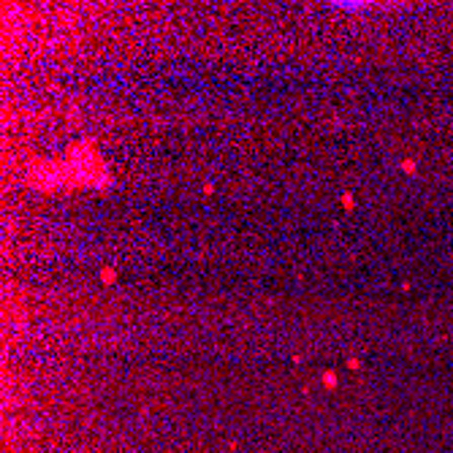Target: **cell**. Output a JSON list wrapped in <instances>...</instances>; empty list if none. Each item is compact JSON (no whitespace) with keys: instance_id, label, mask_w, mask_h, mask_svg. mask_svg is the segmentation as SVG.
Masks as SVG:
<instances>
[{"instance_id":"6da1fadb","label":"cell","mask_w":453,"mask_h":453,"mask_svg":"<svg viewBox=\"0 0 453 453\" xmlns=\"http://www.w3.org/2000/svg\"><path fill=\"white\" fill-rule=\"evenodd\" d=\"M62 166H65V174H68V190H79V187H98V190H103L112 182L106 163L92 142L71 144Z\"/></svg>"},{"instance_id":"7a4b0ae2","label":"cell","mask_w":453,"mask_h":453,"mask_svg":"<svg viewBox=\"0 0 453 453\" xmlns=\"http://www.w3.org/2000/svg\"><path fill=\"white\" fill-rule=\"evenodd\" d=\"M27 185L38 193L68 190V174L62 160H33L27 166Z\"/></svg>"},{"instance_id":"3957f363","label":"cell","mask_w":453,"mask_h":453,"mask_svg":"<svg viewBox=\"0 0 453 453\" xmlns=\"http://www.w3.org/2000/svg\"><path fill=\"white\" fill-rule=\"evenodd\" d=\"M100 283H106V285H114V283H117V271H114V266L100 269Z\"/></svg>"},{"instance_id":"277c9868","label":"cell","mask_w":453,"mask_h":453,"mask_svg":"<svg viewBox=\"0 0 453 453\" xmlns=\"http://www.w3.org/2000/svg\"><path fill=\"white\" fill-rule=\"evenodd\" d=\"M342 209H345V212H353L356 209V198H353V193H342Z\"/></svg>"},{"instance_id":"5b68a950","label":"cell","mask_w":453,"mask_h":453,"mask_svg":"<svg viewBox=\"0 0 453 453\" xmlns=\"http://www.w3.org/2000/svg\"><path fill=\"white\" fill-rule=\"evenodd\" d=\"M415 168H418L415 158H404L402 160V171H404V174H415Z\"/></svg>"},{"instance_id":"8992f818","label":"cell","mask_w":453,"mask_h":453,"mask_svg":"<svg viewBox=\"0 0 453 453\" xmlns=\"http://www.w3.org/2000/svg\"><path fill=\"white\" fill-rule=\"evenodd\" d=\"M320 382H323L326 388H334V386H337V374H334V372H326L323 377H320Z\"/></svg>"},{"instance_id":"52a82bcc","label":"cell","mask_w":453,"mask_h":453,"mask_svg":"<svg viewBox=\"0 0 453 453\" xmlns=\"http://www.w3.org/2000/svg\"><path fill=\"white\" fill-rule=\"evenodd\" d=\"M347 366L350 369H361V358H347Z\"/></svg>"},{"instance_id":"ba28073f","label":"cell","mask_w":453,"mask_h":453,"mask_svg":"<svg viewBox=\"0 0 453 453\" xmlns=\"http://www.w3.org/2000/svg\"><path fill=\"white\" fill-rule=\"evenodd\" d=\"M215 193V185L212 182H204V196H212Z\"/></svg>"}]
</instances>
